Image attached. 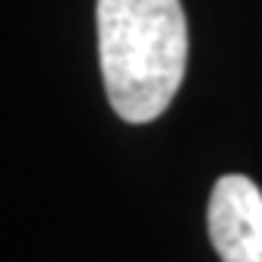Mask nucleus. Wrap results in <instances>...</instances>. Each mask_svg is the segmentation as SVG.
I'll use <instances>...</instances> for the list:
<instances>
[{
  "label": "nucleus",
  "instance_id": "obj_1",
  "mask_svg": "<svg viewBox=\"0 0 262 262\" xmlns=\"http://www.w3.org/2000/svg\"><path fill=\"white\" fill-rule=\"evenodd\" d=\"M104 95L126 123L158 120L180 92L190 32L180 0H98Z\"/></svg>",
  "mask_w": 262,
  "mask_h": 262
},
{
  "label": "nucleus",
  "instance_id": "obj_2",
  "mask_svg": "<svg viewBox=\"0 0 262 262\" xmlns=\"http://www.w3.org/2000/svg\"><path fill=\"white\" fill-rule=\"evenodd\" d=\"M209 240L221 262H262V190L247 174H224L209 196Z\"/></svg>",
  "mask_w": 262,
  "mask_h": 262
}]
</instances>
